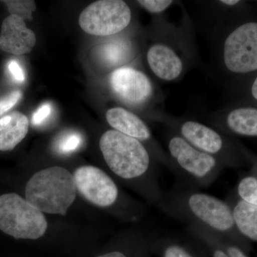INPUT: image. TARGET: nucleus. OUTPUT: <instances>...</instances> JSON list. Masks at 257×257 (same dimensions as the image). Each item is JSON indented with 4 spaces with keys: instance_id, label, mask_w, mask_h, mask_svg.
<instances>
[{
    "instance_id": "obj_14",
    "label": "nucleus",
    "mask_w": 257,
    "mask_h": 257,
    "mask_svg": "<svg viewBox=\"0 0 257 257\" xmlns=\"http://www.w3.org/2000/svg\"><path fill=\"white\" fill-rule=\"evenodd\" d=\"M98 60L111 72L130 66L138 57V48L133 38L124 33L106 37L96 48Z\"/></svg>"
},
{
    "instance_id": "obj_29",
    "label": "nucleus",
    "mask_w": 257,
    "mask_h": 257,
    "mask_svg": "<svg viewBox=\"0 0 257 257\" xmlns=\"http://www.w3.org/2000/svg\"><path fill=\"white\" fill-rule=\"evenodd\" d=\"M97 257H127L124 253L120 251H113L111 252L104 253Z\"/></svg>"
},
{
    "instance_id": "obj_6",
    "label": "nucleus",
    "mask_w": 257,
    "mask_h": 257,
    "mask_svg": "<svg viewBox=\"0 0 257 257\" xmlns=\"http://www.w3.org/2000/svg\"><path fill=\"white\" fill-rule=\"evenodd\" d=\"M74 176L61 167L39 171L29 179L25 199L42 213L65 216L75 200Z\"/></svg>"
},
{
    "instance_id": "obj_22",
    "label": "nucleus",
    "mask_w": 257,
    "mask_h": 257,
    "mask_svg": "<svg viewBox=\"0 0 257 257\" xmlns=\"http://www.w3.org/2000/svg\"><path fill=\"white\" fill-rule=\"evenodd\" d=\"M82 143V136L78 133L64 135L57 143V150L61 154H69L78 150Z\"/></svg>"
},
{
    "instance_id": "obj_7",
    "label": "nucleus",
    "mask_w": 257,
    "mask_h": 257,
    "mask_svg": "<svg viewBox=\"0 0 257 257\" xmlns=\"http://www.w3.org/2000/svg\"><path fill=\"white\" fill-rule=\"evenodd\" d=\"M218 63L226 73L257 72V22L239 24L224 34L217 49Z\"/></svg>"
},
{
    "instance_id": "obj_2",
    "label": "nucleus",
    "mask_w": 257,
    "mask_h": 257,
    "mask_svg": "<svg viewBox=\"0 0 257 257\" xmlns=\"http://www.w3.org/2000/svg\"><path fill=\"white\" fill-rule=\"evenodd\" d=\"M161 210L189 224H198L235 241L243 237L236 229L232 211L226 201L197 189L179 187L164 193Z\"/></svg>"
},
{
    "instance_id": "obj_16",
    "label": "nucleus",
    "mask_w": 257,
    "mask_h": 257,
    "mask_svg": "<svg viewBox=\"0 0 257 257\" xmlns=\"http://www.w3.org/2000/svg\"><path fill=\"white\" fill-rule=\"evenodd\" d=\"M188 231L210 248L212 257H248L232 241L202 225L189 224Z\"/></svg>"
},
{
    "instance_id": "obj_19",
    "label": "nucleus",
    "mask_w": 257,
    "mask_h": 257,
    "mask_svg": "<svg viewBox=\"0 0 257 257\" xmlns=\"http://www.w3.org/2000/svg\"><path fill=\"white\" fill-rule=\"evenodd\" d=\"M236 193L241 200L257 206V176L253 174L240 179Z\"/></svg>"
},
{
    "instance_id": "obj_20",
    "label": "nucleus",
    "mask_w": 257,
    "mask_h": 257,
    "mask_svg": "<svg viewBox=\"0 0 257 257\" xmlns=\"http://www.w3.org/2000/svg\"><path fill=\"white\" fill-rule=\"evenodd\" d=\"M8 8L12 15H16L25 20H33L34 12L36 11L37 6L32 0H5L2 1Z\"/></svg>"
},
{
    "instance_id": "obj_25",
    "label": "nucleus",
    "mask_w": 257,
    "mask_h": 257,
    "mask_svg": "<svg viewBox=\"0 0 257 257\" xmlns=\"http://www.w3.org/2000/svg\"><path fill=\"white\" fill-rule=\"evenodd\" d=\"M52 109V105L49 103H45L40 106L32 115V124L35 126H40V125L43 124L50 116Z\"/></svg>"
},
{
    "instance_id": "obj_26",
    "label": "nucleus",
    "mask_w": 257,
    "mask_h": 257,
    "mask_svg": "<svg viewBox=\"0 0 257 257\" xmlns=\"http://www.w3.org/2000/svg\"><path fill=\"white\" fill-rule=\"evenodd\" d=\"M8 70L13 78L19 82H23L25 79V74L18 61L10 60L8 64Z\"/></svg>"
},
{
    "instance_id": "obj_24",
    "label": "nucleus",
    "mask_w": 257,
    "mask_h": 257,
    "mask_svg": "<svg viewBox=\"0 0 257 257\" xmlns=\"http://www.w3.org/2000/svg\"><path fill=\"white\" fill-rule=\"evenodd\" d=\"M23 97V93L20 90H15L0 99V116L14 107Z\"/></svg>"
},
{
    "instance_id": "obj_4",
    "label": "nucleus",
    "mask_w": 257,
    "mask_h": 257,
    "mask_svg": "<svg viewBox=\"0 0 257 257\" xmlns=\"http://www.w3.org/2000/svg\"><path fill=\"white\" fill-rule=\"evenodd\" d=\"M166 153L172 171L185 188L197 189L210 186L220 175L224 166L169 128L165 136Z\"/></svg>"
},
{
    "instance_id": "obj_27",
    "label": "nucleus",
    "mask_w": 257,
    "mask_h": 257,
    "mask_svg": "<svg viewBox=\"0 0 257 257\" xmlns=\"http://www.w3.org/2000/svg\"><path fill=\"white\" fill-rule=\"evenodd\" d=\"M248 93L251 99L257 102V74L250 83Z\"/></svg>"
},
{
    "instance_id": "obj_17",
    "label": "nucleus",
    "mask_w": 257,
    "mask_h": 257,
    "mask_svg": "<svg viewBox=\"0 0 257 257\" xmlns=\"http://www.w3.org/2000/svg\"><path fill=\"white\" fill-rule=\"evenodd\" d=\"M26 115L14 111L0 118V151H12L25 138L29 131Z\"/></svg>"
},
{
    "instance_id": "obj_10",
    "label": "nucleus",
    "mask_w": 257,
    "mask_h": 257,
    "mask_svg": "<svg viewBox=\"0 0 257 257\" xmlns=\"http://www.w3.org/2000/svg\"><path fill=\"white\" fill-rule=\"evenodd\" d=\"M109 84L115 97L130 108L145 107L155 98V88L151 79L131 66L112 71Z\"/></svg>"
},
{
    "instance_id": "obj_8",
    "label": "nucleus",
    "mask_w": 257,
    "mask_h": 257,
    "mask_svg": "<svg viewBox=\"0 0 257 257\" xmlns=\"http://www.w3.org/2000/svg\"><path fill=\"white\" fill-rule=\"evenodd\" d=\"M43 213L16 193L0 196V230L17 239H37L45 235Z\"/></svg>"
},
{
    "instance_id": "obj_21",
    "label": "nucleus",
    "mask_w": 257,
    "mask_h": 257,
    "mask_svg": "<svg viewBox=\"0 0 257 257\" xmlns=\"http://www.w3.org/2000/svg\"><path fill=\"white\" fill-rule=\"evenodd\" d=\"M158 244L162 257H197L183 244L171 239H160Z\"/></svg>"
},
{
    "instance_id": "obj_11",
    "label": "nucleus",
    "mask_w": 257,
    "mask_h": 257,
    "mask_svg": "<svg viewBox=\"0 0 257 257\" xmlns=\"http://www.w3.org/2000/svg\"><path fill=\"white\" fill-rule=\"evenodd\" d=\"M76 189L87 202L96 207H114L120 192L114 180L106 172L93 166H83L74 174Z\"/></svg>"
},
{
    "instance_id": "obj_1",
    "label": "nucleus",
    "mask_w": 257,
    "mask_h": 257,
    "mask_svg": "<svg viewBox=\"0 0 257 257\" xmlns=\"http://www.w3.org/2000/svg\"><path fill=\"white\" fill-rule=\"evenodd\" d=\"M99 149L106 165L115 176L125 182L140 184L145 197L161 207L164 192L159 179L157 162L144 144L109 130L101 135Z\"/></svg>"
},
{
    "instance_id": "obj_13",
    "label": "nucleus",
    "mask_w": 257,
    "mask_h": 257,
    "mask_svg": "<svg viewBox=\"0 0 257 257\" xmlns=\"http://www.w3.org/2000/svg\"><path fill=\"white\" fill-rule=\"evenodd\" d=\"M209 124L229 136L257 138V106H235L216 111Z\"/></svg>"
},
{
    "instance_id": "obj_12",
    "label": "nucleus",
    "mask_w": 257,
    "mask_h": 257,
    "mask_svg": "<svg viewBox=\"0 0 257 257\" xmlns=\"http://www.w3.org/2000/svg\"><path fill=\"white\" fill-rule=\"evenodd\" d=\"M106 119L112 130L144 144L160 165L169 169L170 161L165 150L152 136L151 130L138 115L122 106L108 109Z\"/></svg>"
},
{
    "instance_id": "obj_28",
    "label": "nucleus",
    "mask_w": 257,
    "mask_h": 257,
    "mask_svg": "<svg viewBox=\"0 0 257 257\" xmlns=\"http://www.w3.org/2000/svg\"><path fill=\"white\" fill-rule=\"evenodd\" d=\"M246 156L248 161L252 164L253 165V174L257 176V158L256 157L251 156L249 152H246Z\"/></svg>"
},
{
    "instance_id": "obj_15",
    "label": "nucleus",
    "mask_w": 257,
    "mask_h": 257,
    "mask_svg": "<svg viewBox=\"0 0 257 257\" xmlns=\"http://www.w3.org/2000/svg\"><path fill=\"white\" fill-rule=\"evenodd\" d=\"M35 32L27 28L25 20L10 15L3 20L0 32V50L15 55L30 53L36 45Z\"/></svg>"
},
{
    "instance_id": "obj_23",
    "label": "nucleus",
    "mask_w": 257,
    "mask_h": 257,
    "mask_svg": "<svg viewBox=\"0 0 257 257\" xmlns=\"http://www.w3.org/2000/svg\"><path fill=\"white\" fill-rule=\"evenodd\" d=\"M175 2L172 0H138L137 3L144 10L152 15H162Z\"/></svg>"
},
{
    "instance_id": "obj_18",
    "label": "nucleus",
    "mask_w": 257,
    "mask_h": 257,
    "mask_svg": "<svg viewBox=\"0 0 257 257\" xmlns=\"http://www.w3.org/2000/svg\"><path fill=\"white\" fill-rule=\"evenodd\" d=\"M232 211L235 226L243 238L257 241V206L248 204L237 196L226 201Z\"/></svg>"
},
{
    "instance_id": "obj_9",
    "label": "nucleus",
    "mask_w": 257,
    "mask_h": 257,
    "mask_svg": "<svg viewBox=\"0 0 257 257\" xmlns=\"http://www.w3.org/2000/svg\"><path fill=\"white\" fill-rule=\"evenodd\" d=\"M132 19V10L124 1L99 0L83 10L79 24L89 35L107 37L124 32Z\"/></svg>"
},
{
    "instance_id": "obj_5",
    "label": "nucleus",
    "mask_w": 257,
    "mask_h": 257,
    "mask_svg": "<svg viewBox=\"0 0 257 257\" xmlns=\"http://www.w3.org/2000/svg\"><path fill=\"white\" fill-rule=\"evenodd\" d=\"M160 121L187 143L216 159L224 167H241L248 161L246 151L237 142L211 125L192 119H177L165 115Z\"/></svg>"
},
{
    "instance_id": "obj_3",
    "label": "nucleus",
    "mask_w": 257,
    "mask_h": 257,
    "mask_svg": "<svg viewBox=\"0 0 257 257\" xmlns=\"http://www.w3.org/2000/svg\"><path fill=\"white\" fill-rule=\"evenodd\" d=\"M157 26V36L145 55L147 66L161 82H175L195 62L192 37L187 29L176 28L160 18Z\"/></svg>"
}]
</instances>
